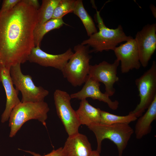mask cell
Here are the masks:
<instances>
[{
  "mask_svg": "<svg viewBox=\"0 0 156 156\" xmlns=\"http://www.w3.org/2000/svg\"><path fill=\"white\" fill-rule=\"evenodd\" d=\"M49 108L44 101L36 102H21L12 110L9 118L10 131L9 137L15 136L26 122L31 119L38 120L46 126V121Z\"/></svg>",
  "mask_w": 156,
  "mask_h": 156,
  "instance_id": "3957f363",
  "label": "cell"
},
{
  "mask_svg": "<svg viewBox=\"0 0 156 156\" xmlns=\"http://www.w3.org/2000/svg\"><path fill=\"white\" fill-rule=\"evenodd\" d=\"M119 63V61L116 59L112 64L104 61L98 64L90 65L88 76L103 83L105 86V93L109 97L114 94L116 90L114 85L119 80L117 69Z\"/></svg>",
  "mask_w": 156,
  "mask_h": 156,
  "instance_id": "9c48e42d",
  "label": "cell"
},
{
  "mask_svg": "<svg viewBox=\"0 0 156 156\" xmlns=\"http://www.w3.org/2000/svg\"><path fill=\"white\" fill-rule=\"evenodd\" d=\"M19 149L29 153L33 156H62V147L59 148L56 150H53L50 153L43 155L30 151L24 150L20 149Z\"/></svg>",
  "mask_w": 156,
  "mask_h": 156,
  "instance_id": "cb8c5ba5",
  "label": "cell"
},
{
  "mask_svg": "<svg viewBox=\"0 0 156 156\" xmlns=\"http://www.w3.org/2000/svg\"><path fill=\"white\" fill-rule=\"evenodd\" d=\"M72 49L59 54H52L43 51L40 46L34 47L29 56L28 61L42 66L51 67L62 71L73 54Z\"/></svg>",
  "mask_w": 156,
  "mask_h": 156,
  "instance_id": "7c38bea8",
  "label": "cell"
},
{
  "mask_svg": "<svg viewBox=\"0 0 156 156\" xmlns=\"http://www.w3.org/2000/svg\"><path fill=\"white\" fill-rule=\"evenodd\" d=\"M0 2H1V0H0Z\"/></svg>",
  "mask_w": 156,
  "mask_h": 156,
  "instance_id": "83f0119b",
  "label": "cell"
},
{
  "mask_svg": "<svg viewBox=\"0 0 156 156\" xmlns=\"http://www.w3.org/2000/svg\"><path fill=\"white\" fill-rule=\"evenodd\" d=\"M20 64L11 66L10 75L15 88L22 94L21 102H36L44 101L49 94V91L41 86H36L29 75L22 73Z\"/></svg>",
  "mask_w": 156,
  "mask_h": 156,
  "instance_id": "8992f818",
  "label": "cell"
},
{
  "mask_svg": "<svg viewBox=\"0 0 156 156\" xmlns=\"http://www.w3.org/2000/svg\"><path fill=\"white\" fill-rule=\"evenodd\" d=\"M116 59L121 63V70L126 73L133 69H138L141 64L136 42L132 38L120 45L113 51Z\"/></svg>",
  "mask_w": 156,
  "mask_h": 156,
  "instance_id": "8fae6325",
  "label": "cell"
},
{
  "mask_svg": "<svg viewBox=\"0 0 156 156\" xmlns=\"http://www.w3.org/2000/svg\"><path fill=\"white\" fill-rule=\"evenodd\" d=\"M81 90L70 95L71 99L81 100L90 98L107 103L111 109H117L118 107L119 102L117 100L112 101L107 94L102 93L100 89L101 84L97 81L89 77L88 75Z\"/></svg>",
  "mask_w": 156,
  "mask_h": 156,
  "instance_id": "4fadbf2b",
  "label": "cell"
},
{
  "mask_svg": "<svg viewBox=\"0 0 156 156\" xmlns=\"http://www.w3.org/2000/svg\"><path fill=\"white\" fill-rule=\"evenodd\" d=\"M96 10L95 17L99 30L81 43L92 48L90 50L91 53L114 51L119 44L126 42L133 38L126 35L121 25L114 29L107 27L104 24L100 12Z\"/></svg>",
  "mask_w": 156,
  "mask_h": 156,
  "instance_id": "7a4b0ae2",
  "label": "cell"
},
{
  "mask_svg": "<svg viewBox=\"0 0 156 156\" xmlns=\"http://www.w3.org/2000/svg\"><path fill=\"white\" fill-rule=\"evenodd\" d=\"M100 153L96 150H92L90 156H100Z\"/></svg>",
  "mask_w": 156,
  "mask_h": 156,
  "instance_id": "4316f807",
  "label": "cell"
},
{
  "mask_svg": "<svg viewBox=\"0 0 156 156\" xmlns=\"http://www.w3.org/2000/svg\"><path fill=\"white\" fill-rule=\"evenodd\" d=\"M29 5L38 10L40 7L39 1L38 0H24Z\"/></svg>",
  "mask_w": 156,
  "mask_h": 156,
  "instance_id": "d4e9b609",
  "label": "cell"
},
{
  "mask_svg": "<svg viewBox=\"0 0 156 156\" xmlns=\"http://www.w3.org/2000/svg\"><path fill=\"white\" fill-rule=\"evenodd\" d=\"M156 24H148L136 34L137 43L141 66L146 67L156 49Z\"/></svg>",
  "mask_w": 156,
  "mask_h": 156,
  "instance_id": "30bf717a",
  "label": "cell"
},
{
  "mask_svg": "<svg viewBox=\"0 0 156 156\" xmlns=\"http://www.w3.org/2000/svg\"><path fill=\"white\" fill-rule=\"evenodd\" d=\"M92 150L87 137L78 133L68 136L62 147V156H90Z\"/></svg>",
  "mask_w": 156,
  "mask_h": 156,
  "instance_id": "9a60e30c",
  "label": "cell"
},
{
  "mask_svg": "<svg viewBox=\"0 0 156 156\" xmlns=\"http://www.w3.org/2000/svg\"><path fill=\"white\" fill-rule=\"evenodd\" d=\"M74 52L61 71L63 76L73 86L84 83L89 73L91 56L89 47L78 44L74 48Z\"/></svg>",
  "mask_w": 156,
  "mask_h": 156,
  "instance_id": "277c9868",
  "label": "cell"
},
{
  "mask_svg": "<svg viewBox=\"0 0 156 156\" xmlns=\"http://www.w3.org/2000/svg\"><path fill=\"white\" fill-rule=\"evenodd\" d=\"M140 101L135 109L129 113L138 118L150 105L156 96V63L153 61L151 67L135 80Z\"/></svg>",
  "mask_w": 156,
  "mask_h": 156,
  "instance_id": "52a82bcc",
  "label": "cell"
},
{
  "mask_svg": "<svg viewBox=\"0 0 156 156\" xmlns=\"http://www.w3.org/2000/svg\"><path fill=\"white\" fill-rule=\"evenodd\" d=\"M21 0H3L0 10V12H5L15 7Z\"/></svg>",
  "mask_w": 156,
  "mask_h": 156,
  "instance_id": "603a6c76",
  "label": "cell"
},
{
  "mask_svg": "<svg viewBox=\"0 0 156 156\" xmlns=\"http://www.w3.org/2000/svg\"><path fill=\"white\" fill-rule=\"evenodd\" d=\"M64 25H67L62 18H51L41 24H37L34 31V37L35 47L40 46L41 41L44 35L50 31L58 29Z\"/></svg>",
  "mask_w": 156,
  "mask_h": 156,
  "instance_id": "ac0fdd59",
  "label": "cell"
},
{
  "mask_svg": "<svg viewBox=\"0 0 156 156\" xmlns=\"http://www.w3.org/2000/svg\"><path fill=\"white\" fill-rule=\"evenodd\" d=\"M76 0H61L55 8L52 18H62L65 15L73 13Z\"/></svg>",
  "mask_w": 156,
  "mask_h": 156,
  "instance_id": "7402d4cb",
  "label": "cell"
},
{
  "mask_svg": "<svg viewBox=\"0 0 156 156\" xmlns=\"http://www.w3.org/2000/svg\"><path fill=\"white\" fill-rule=\"evenodd\" d=\"M156 119V96L147 108L146 113L140 117L135 127L136 139H140L150 133L153 122Z\"/></svg>",
  "mask_w": 156,
  "mask_h": 156,
  "instance_id": "e0dca14e",
  "label": "cell"
},
{
  "mask_svg": "<svg viewBox=\"0 0 156 156\" xmlns=\"http://www.w3.org/2000/svg\"><path fill=\"white\" fill-rule=\"evenodd\" d=\"M53 97L57 114L68 136L78 133L81 125L75 111L71 105L70 95L65 91L56 89L54 92Z\"/></svg>",
  "mask_w": 156,
  "mask_h": 156,
  "instance_id": "ba28073f",
  "label": "cell"
},
{
  "mask_svg": "<svg viewBox=\"0 0 156 156\" xmlns=\"http://www.w3.org/2000/svg\"><path fill=\"white\" fill-rule=\"evenodd\" d=\"M101 110L91 105L85 99L81 100L79 107L75 112L80 125H85L88 127L100 123Z\"/></svg>",
  "mask_w": 156,
  "mask_h": 156,
  "instance_id": "2e32d148",
  "label": "cell"
},
{
  "mask_svg": "<svg viewBox=\"0 0 156 156\" xmlns=\"http://www.w3.org/2000/svg\"><path fill=\"white\" fill-rule=\"evenodd\" d=\"M10 68L0 66V82L4 89L6 99L5 108L1 116L3 123L9 119L13 109L21 102L18 97L19 91L14 87L10 75Z\"/></svg>",
  "mask_w": 156,
  "mask_h": 156,
  "instance_id": "5bb4252c",
  "label": "cell"
},
{
  "mask_svg": "<svg viewBox=\"0 0 156 156\" xmlns=\"http://www.w3.org/2000/svg\"><path fill=\"white\" fill-rule=\"evenodd\" d=\"M61 0H43L37 11L38 23L41 24L52 18L54 10Z\"/></svg>",
  "mask_w": 156,
  "mask_h": 156,
  "instance_id": "44dd1931",
  "label": "cell"
},
{
  "mask_svg": "<svg viewBox=\"0 0 156 156\" xmlns=\"http://www.w3.org/2000/svg\"><path fill=\"white\" fill-rule=\"evenodd\" d=\"M73 13L80 19L88 36L98 31L92 18L85 9L82 0H76Z\"/></svg>",
  "mask_w": 156,
  "mask_h": 156,
  "instance_id": "d6986e66",
  "label": "cell"
},
{
  "mask_svg": "<svg viewBox=\"0 0 156 156\" xmlns=\"http://www.w3.org/2000/svg\"><path fill=\"white\" fill-rule=\"evenodd\" d=\"M37 11L21 0L12 9L0 12V66L10 67L28 61L35 47Z\"/></svg>",
  "mask_w": 156,
  "mask_h": 156,
  "instance_id": "6da1fadb",
  "label": "cell"
},
{
  "mask_svg": "<svg viewBox=\"0 0 156 156\" xmlns=\"http://www.w3.org/2000/svg\"><path fill=\"white\" fill-rule=\"evenodd\" d=\"M94 133L96 139V150L101 152L102 141L108 139L116 146L118 156H122L123 151L134 132L128 124H120L106 125L100 123L88 127Z\"/></svg>",
  "mask_w": 156,
  "mask_h": 156,
  "instance_id": "5b68a950",
  "label": "cell"
},
{
  "mask_svg": "<svg viewBox=\"0 0 156 156\" xmlns=\"http://www.w3.org/2000/svg\"><path fill=\"white\" fill-rule=\"evenodd\" d=\"M100 123L106 125L123 124H129L137 119L134 114L129 113L125 116L117 115L101 110Z\"/></svg>",
  "mask_w": 156,
  "mask_h": 156,
  "instance_id": "ffe728a7",
  "label": "cell"
},
{
  "mask_svg": "<svg viewBox=\"0 0 156 156\" xmlns=\"http://www.w3.org/2000/svg\"><path fill=\"white\" fill-rule=\"evenodd\" d=\"M150 8L154 16L156 18V8L155 6L153 5L152 4L150 6Z\"/></svg>",
  "mask_w": 156,
  "mask_h": 156,
  "instance_id": "484cf974",
  "label": "cell"
}]
</instances>
